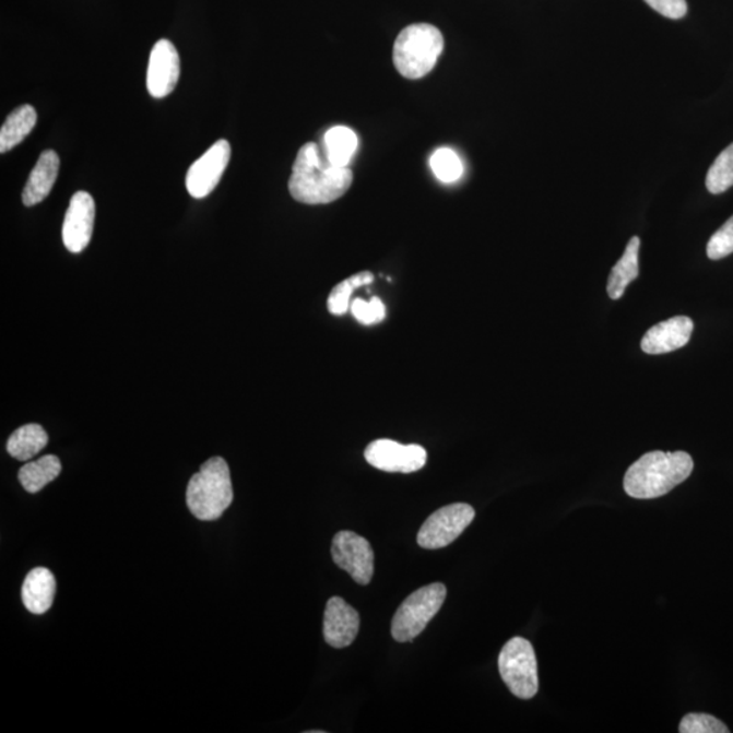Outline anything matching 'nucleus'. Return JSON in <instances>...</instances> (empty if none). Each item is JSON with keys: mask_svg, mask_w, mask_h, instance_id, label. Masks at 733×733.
Instances as JSON below:
<instances>
[{"mask_svg": "<svg viewBox=\"0 0 733 733\" xmlns=\"http://www.w3.org/2000/svg\"><path fill=\"white\" fill-rule=\"evenodd\" d=\"M37 122V111L32 105H22L4 121L0 130V153L4 154L24 142Z\"/></svg>", "mask_w": 733, "mask_h": 733, "instance_id": "nucleus-18", "label": "nucleus"}, {"mask_svg": "<svg viewBox=\"0 0 733 733\" xmlns=\"http://www.w3.org/2000/svg\"><path fill=\"white\" fill-rule=\"evenodd\" d=\"M648 5L659 14L671 20H681L687 13L686 0H646Z\"/></svg>", "mask_w": 733, "mask_h": 733, "instance_id": "nucleus-28", "label": "nucleus"}, {"mask_svg": "<svg viewBox=\"0 0 733 733\" xmlns=\"http://www.w3.org/2000/svg\"><path fill=\"white\" fill-rule=\"evenodd\" d=\"M323 151L333 165L348 167L357 150V137L348 127H333L324 133Z\"/></svg>", "mask_w": 733, "mask_h": 733, "instance_id": "nucleus-21", "label": "nucleus"}, {"mask_svg": "<svg viewBox=\"0 0 733 733\" xmlns=\"http://www.w3.org/2000/svg\"><path fill=\"white\" fill-rule=\"evenodd\" d=\"M229 156H232L229 143L227 140H220L189 167L187 189L192 198L204 199L214 192L222 176L225 175Z\"/></svg>", "mask_w": 733, "mask_h": 733, "instance_id": "nucleus-10", "label": "nucleus"}, {"mask_svg": "<svg viewBox=\"0 0 733 733\" xmlns=\"http://www.w3.org/2000/svg\"><path fill=\"white\" fill-rule=\"evenodd\" d=\"M707 251L710 260H721L733 253V216L712 235Z\"/></svg>", "mask_w": 733, "mask_h": 733, "instance_id": "nucleus-27", "label": "nucleus"}, {"mask_svg": "<svg viewBox=\"0 0 733 733\" xmlns=\"http://www.w3.org/2000/svg\"><path fill=\"white\" fill-rule=\"evenodd\" d=\"M332 557L339 568L357 584L367 586L374 576L375 554L371 545L354 531H340L332 542Z\"/></svg>", "mask_w": 733, "mask_h": 733, "instance_id": "nucleus-8", "label": "nucleus"}, {"mask_svg": "<svg viewBox=\"0 0 733 733\" xmlns=\"http://www.w3.org/2000/svg\"><path fill=\"white\" fill-rule=\"evenodd\" d=\"M352 316L363 324H373L383 321L386 318V307L383 302L374 296L371 300L356 298L351 304Z\"/></svg>", "mask_w": 733, "mask_h": 733, "instance_id": "nucleus-26", "label": "nucleus"}, {"mask_svg": "<svg viewBox=\"0 0 733 733\" xmlns=\"http://www.w3.org/2000/svg\"><path fill=\"white\" fill-rule=\"evenodd\" d=\"M59 169V155L52 150L44 151L35 169L31 173L24 192H22V201L26 206L40 204L48 198L56 180H58Z\"/></svg>", "mask_w": 733, "mask_h": 733, "instance_id": "nucleus-15", "label": "nucleus"}, {"mask_svg": "<svg viewBox=\"0 0 733 733\" xmlns=\"http://www.w3.org/2000/svg\"><path fill=\"white\" fill-rule=\"evenodd\" d=\"M180 56L169 40H159L151 50L147 88L151 97L165 98L175 91L181 74Z\"/></svg>", "mask_w": 733, "mask_h": 733, "instance_id": "nucleus-11", "label": "nucleus"}, {"mask_svg": "<svg viewBox=\"0 0 733 733\" xmlns=\"http://www.w3.org/2000/svg\"><path fill=\"white\" fill-rule=\"evenodd\" d=\"M733 187V143L716 158L707 176V188L710 193H724Z\"/></svg>", "mask_w": 733, "mask_h": 733, "instance_id": "nucleus-23", "label": "nucleus"}, {"mask_svg": "<svg viewBox=\"0 0 733 733\" xmlns=\"http://www.w3.org/2000/svg\"><path fill=\"white\" fill-rule=\"evenodd\" d=\"M56 580L47 568H36L27 574L22 584V602L33 614L47 613L52 607Z\"/></svg>", "mask_w": 733, "mask_h": 733, "instance_id": "nucleus-16", "label": "nucleus"}, {"mask_svg": "<svg viewBox=\"0 0 733 733\" xmlns=\"http://www.w3.org/2000/svg\"><path fill=\"white\" fill-rule=\"evenodd\" d=\"M681 733H729V726L723 721L705 713L685 716L679 725Z\"/></svg>", "mask_w": 733, "mask_h": 733, "instance_id": "nucleus-25", "label": "nucleus"}, {"mask_svg": "<svg viewBox=\"0 0 733 733\" xmlns=\"http://www.w3.org/2000/svg\"><path fill=\"white\" fill-rule=\"evenodd\" d=\"M499 671L515 697L530 699L539 693V663L534 648L522 637H513L503 647Z\"/></svg>", "mask_w": 733, "mask_h": 733, "instance_id": "nucleus-6", "label": "nucleus"}, {"mask_svg": "<svg viewBox=\"0 0 733 733\" xmlns=\"http://www.w3.org/2000/svg\"><path fill=\"white\" fill-rule=\"evenodd\" d=\"M373 282V273L365 271L356 273V275L343 280V282L335 285L328 298V309L330 315L339 317L346 315V312L351 310V298L354 291L360 287H366V285L371 284Z\"/></svg>", "mask_w": 733, "mask_h": 733, "instance_id": "nucleus-22", "label": "nucleus"}, {"mask_svg": "<svg viewBox=\"0 0 733 733\" xmlns=\"http://www.w3.org/2000/svg\"><path fill=\"white\" fill-rule=\"evenodd\" d=\"M61 473L60 459L55 456H46L35 462L26 463L19 473L22 486L29 494H37L44 486L52 483Z\"/></svg>", "mask_w": 733, "mask_h": 733, "instance_id": "nucleus-20", "label": "nucleus"}, {"mask_svg": "<svg viewBox=\"0 0 733 733\" xmlns=\"http://www.w3.org/2000/svg\"><path fill=\"white\" fill-rule=\"evenodd\" d=\"M693 469V458L685 451H651L628 469L624 488L634 499H657L690 477Z\"/></svg>", "mask_w": 733, "mask_h": 733, "instance_id": "nucleus-2", "label": "nucleus"}, {"mask_svg": "<svg viewBox=\"0 0 733 733\" xmlns=\"http://www.w3.org/2000/svg\"><path fill=\"white\" fill-rule=\"evenodd\" d=\"M446 596V586L441 583L425 586L407 596L397 610L391 623V635L394 640L410 642L422 635L430 619L444 606Z\"/></svg>", "mask_w": 733, "mask_h": 733, "instance_id": "nucleus-5", "label": "nucleus"}, {"mask_svg": "<svg viewBox=\"0 0 733 733\" xmlns=\"http://www.w3.org/2000/svg\"><path fill=\"white\" fill-rule=\"evenodd\" d=\"M474 518V508L464 503L440 508L419 529L418 545L429 551L449 546L469 528Z\"/></svg>", "mask_w": 733, "mask_h": 733, "instance_id": "nucleus-7", "label": "nucleus"}, {"mask_svg": "<svg viewBox=\"0 0 733 733\" xmlns=\"http://www.w3.org/2000/svg\"><path fill=\"white\" fill-rule=\"evenodd\" d=\"M95 220L94 199L87 192H76L70 200L63 223V243L71 253H81L91 244Z\"/></svg>", "mask_w": 733, "mask_h": 733, "instance_id": "nucleus-12", "label": "nucleus"}, {"mask_svg": "<svg viewBox=\"0 0 733 733\" xmlns=\"http://www.w3.org/2000/svg\"><path fill=\"white\" fill-rule=\"evenodd\" d=\"M234 500L232 475L225 459L214 457L190 478L187 506L194 518L211 522L225 513Z\"/></svg>", "mask_w": 733, "mask_h": 733, "instance_id": "nucleus-3", "label": "nucleus"}, {"mask_svg": "<svg viewBox=\"0 0 733 733\" xmlns=\"http://www.w3.org/2000/svg\"><path fill=\"white\" fill-rule=\"evenodd\" d=\"M359 613L343 598H330L324 608L323 637L324 641L333 648L350 647L359 634Z\"/></svg>", "mask_w": 733, "mask_h": 733, "instance_id": "nucleus-13", "label": "nucleus"}, {"mask_svg": "<svg viewBox=\"0 0 733 733\" xmlns=\"http://www.w3.org/2000/svg\"><path fill=\"white\" fill-rule=\"evenodd\" d=\"M430 169L439 181L451 184L463 175V164L459 155L451 149L436 150L429 159Z\"/></svg>", "mask_w": 733, "mask_h": 733, "instance_id": "nucleus-24", "label": "nucleus"}, {"mask_svg": "<svg viewBox=\"0 0 733 733\" xmlns=\"http://www.w3.org/2000/svg\"><path fill=\"white\" fill-rule=\"evenodd\" d=\"M694 323L685 316L670 318L654 324L641 341V350L649 355H663L674 352L690 341Z\"/></svg>", "mask_w": 733, "mask_h": 733, "instance_id": "nucleus-14", "label": "nucleus"}, {"mask_svg": "<svg viewBox=\"0 0 733 733\" xmlns=\"http://www.w3.org/2000/svg\"><path fill=\"white\" fill-rule=\"evenodd\" d=\"M365 457L373 468L388 473L410 474L418 472L427 463V451L424 447L405 446L389 439H379L369 444Z\"/></svg>", "mask_w": 733, "mask_h": 733, "instance_id": "nucleus-9", "label": "nucleus"}, {"mask_svg": "<svg viewBox=\"0 0 733 733\" xmlns=\"http://www.w3.org/2000/svg\"><path fill=\"white\" fill-rule=\"evenodd\" d=\"M48 434L38 424H26L14 430L8 441V452L19 461H29L38 452L46 449Z\"/></svg>", "mask_w": 733, "mask_h": 733, "instance_id": "nucleus-19", "label": "nucleus"}, {"mask_svg": "<svg viewBox=\"0 0 733 733\" xmlns=\"http://www.w3.org/2000/svg\"><path fill=\"white\" fill-rule=\"evenodd\" d=\"M641 240L634 237L626 246L625 253L610 273L607 294L613 300L623 298L628 285L640 275L639 251Z\"/></svg>", "mask_w": 733, "mask_h": 733, "instance_id": "nucleus-17", "label": "nucleus"}, {"mask_svg": "<svg viewBox=\"0 0 733 733\" xmlns=\"http://www.w3.org/2000/svg\"><path fill=\"white\" fill-rule=\"evenodd\" d=\"M444 49L445 38L438 27L429 24L406 26L394 43L395 69L406 80H419L435 69Z\"/></svg>", "mask_w": 733, "mask_h": 733, "instance_id": "nucleus-4", "label": "nucleus"}, {"mask_svg": "<svg viewBox=\"0 0 733 733\" xmlns=\"http://www.w3.org/2000/svg\"><path fill=\"white\" fill-rule=\"evenodd\" d=\"M354 175L350 167L335 166L317 143L299 150L289 177L291 196L299 203L329 204L348 192Z\"/></svg>", "mask_w": 733, "mask_h": 733, "instance_id": "nucleus-1", "label": "nucleus"}]
</instances>
